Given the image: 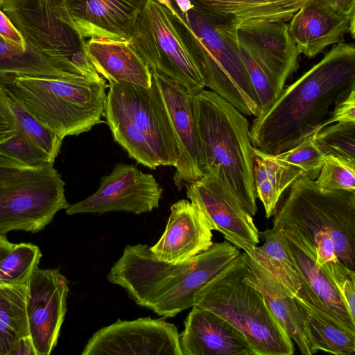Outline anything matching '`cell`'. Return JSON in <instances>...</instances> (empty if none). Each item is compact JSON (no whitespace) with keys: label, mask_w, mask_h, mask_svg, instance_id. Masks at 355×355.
<instances>
[{"label":"cell","mask_w":355,"mask_h":355,"mask_svg":"<svg viewBox=\"0 0 355 355\" xmlns=\"http://www.w3.org/2000/svg\"><path fill=\"white\" fill-rule=\"evenodd\" d=\"M212 230L200 209L191 201L182 199L171 205L165 230L150 249L159 260L182 263L211 246Z\"/></svg>","instance_id":"ffe728a7"},{"label":"cell","mask_w":355,"mask_h":355,"mask_svg":"<svg viewBox=\"0 0 355 355\" xmlns=\"http://www.w3.org/2000/svg\"><path fill=\"white\" fill-rule=\"evenodd\" d=\"M186 186L187 197L204 213L213 230L220 232L239 249L243 245H257L259 232L252 216L218 168L209 170L201 178Z\"/></svg>","instance_id":"7c38bea8"},{"label":"cell","mask_w":355,"mask_h":355,"mask_svg":"<svg viewBox=\"0 0 355 355\" xmlns=\"http://www.w3.org/2000/svg\"><path fill=\"white\" fill-rule=\"evenodd\" d=\"M288 33L300 53L313 58L327 46L340 42L349 33L354 37L355 19L309 0L290 19Z\"/></svg>","instance_id":"7402d4cb"},{"label":"cell","mask_w":355,"mask_h":355,"mask_svg":"<svg viewBox=\"0 0 355 355\" xmlns=\"http://www.w3.org/2000/svg\"><path fill=\"white\" fill-rule=\"evenodd\" d=\"M82 355H182L180 333L164 318L117 320L95 332Z\"/></svg>","instance_id":"4fadbf2b"},{"label":"cell","mask_w":355,"mask_h":355,"mask_svg":"<svg viewBox=\"0 0 355 355\" xmlns=\"http://www.w3.org/2000/svg\"><path fill=\"white\" fill-rule=\"evenodd\" d=\"M243 280L263 296L270 311L303 355H311L305 315L297 302L261 263L244 252Z\"/></svg>","instance_id":"603a6c76"},{"label":"cell","mask_w":355,"mask_h":355,"mask_svg":"<svg viewBox=\"0 0 355 355\" xmlns=\"http://www.w3.org/2000/svg\"><path fill=\"white\" fill-rule=\"evenodd\" d=\"M320 268L336 288L352 319L355 321V270L340 261H327Z\"/></svg>","instance_id":"74e56055"},{"label":"cell","mask_w":355,"mask_h":355,"mask_svg":"<svg viewBox=\"0 0 355 355\" xmlns=\"http://www.w3.org/2000/svg\"><path fill=\"white\" fill-rule=\"evenodd\" d=\"M180 334L182 355H254L244 335L218 315L193 306Z\"/></svg>","instance_id":"44dd1931"},{"label":"cell","mask_w":355,"mask_h":355,"mask_svg":"<svg viewBox=\"0 0 355 355\" xmlns=\"http://www.w3.org/2000/svg\"><path fill=\"white\" fill-rule=\"evenodd\" d=\"M163 189L155 178L135 165L117 164L101 178L98 189L81 201L68 205L67 215L128 211L148 213L157 208Z\"/></svg>","instance_id":"9a60e30c"},{"label":"cell","mask_w":355,"mask_h":355,"mask_svg":"<svg viewBox=\"0 0 355 355\" xmlns=\"http://www.w3.org/2000/svg\"><path fill=\"white\" fill-rule=\"evenodd\" d=\"M355 89V47L338 42L256 116L250 128L252 146L276 155L290 149L319 128L330 110Z\"/></svg>","instance_id":"6da1fadb"},{"label":"cell","mask_w":355,"mask_h":355,"mask_svg":"<svg viewBox=\"0 0 355 355\" xmlns=\"http://www.w3.org/2000/svg\"><path fill=\"white\" fill-rule=\"evenodd\" d=\"M261 246H241L243 250L267 269L293 297L301 288L300 279L286 250L281 230L272 227L259 232Z\"/></svg>","instance_id":"83f0119b"},{"label":"cell","mask_w":355,"mask_h":355,"mask_svg":"<svg viewBox=\"0 0 355 355\" xmlns=\"http://www.w3.org/2000/svg\"><path fill=\"white\" fill-rule=\"evenodd\" d=\"M88 58L96 72L109 84L125 82L145 88L152 85V71L128 41L91 38Z\"/></svg>","instance_id":"d4e9b609"},{"label":"cell","mask_w":355,"mask_h":355,"mask_svg":"<svg viewBox=\"0 0 355 355\" xmlns=\"http://www.w3.org/2000/svg\"><path fill=\"white\" fill-rule=\"evenodd\" d=\"M234 29L238 42L270 76L279 95L299 67L300 52L288 33V24L272 22Z\"/></svg>","instance_id":"d6986e66"},{"label":"cell","mask_w":355,"mask_h":355,"mask_svg":"<svg viewBox=\"0 0 355 355\" xmlns=\"http://www.w3.org/2000/svg\"><path fill=\"white\" fill-rule=\"evenodd\" d=\"M316 144L324 156H334L355 163V122H338L320 129Z\"/></svg>","instance_id":"836d02e7"},{"label":"cell","mask_w":355,"mask_h":355,"mask_svg":"<svg viewBox=\"0 0 355 355\" xmlns=\"http://www.w3.org/2000/svg\"><path fill=\"white\" fill-rule=\"evenodd\" d=\"M0 37L15 47L25 51L27 43L6 14L0 10Z\"/></svg>","instance_id":"60d3db41"},{"label":"cell","mask_w":355,"mask_h":355,"mask_svg":"<svg viewBox=\"0 0 355 355\" xmlns=\"http://www.w3.org/2000/svg\"><path fill=\"white\" fill-rule=\"evenodd\" d=\"M63 0H5L3 11L28 44L78 77L99 79L87 40L58 10Z\"/></svg>","instance_id":"8fae6325"},{"label":"cell","mask_w":355,"mask_h":355,"mask_svg":"<svg viewBox=\"0 0 355 355\" xmlns=\"http://www.w3.org/2000/svg\"><path fill=\"white\" fill-rule=\"evenodd\" d=\"M69 282L58 268L33 271L28 282L30 335L37 355H49L58 343L64 320Z\"/></svg>","instance_id":"2e32d148"},{"label":"cell","mask_w":355,"mask_h":355,"mask_svg":"<svg viewBox=\"0 0 355 355\" xmlns=\"http://www.w3.org/2000/svg\"><path fill=\"white\" fill-rule=\"evenodd\" d=\"M16 131L15 116L5 89L0 83V144L13 137Z\"/></svg>","instance_id":"f35d334b"},{"label":"cell","mask_w":355,"mask_h":355,"mask_svg":"<svg viewBox=\"0 0 355 355\" xmlns=\"http://www.w3.org/2000/svg\"><path fill=\"white\" fill-rule=\"evenodd\" d=\"M28 283L0 284V355H10L18 341L30 335Z\"/></svg>","instance_id":"4316f807"},{"label":"cell","mask_w":355,"mask_h":355,"mask_svg":"<svg viewBox=\"0 0 355 355\" xmlns=\"http://www.w3.org/2000/svg\"><path fill=\"white\" fill-rule=\"evenodd\" d=\"M306 322L309 340L312 354L319 351L336 355H353L355 353V335L318 315L302 302Z\"/></svg>","instance_id":"f546056e"},{"label":"cell","mask_w":355,"mask_h":355,"mask_svg":"<svg viewBox=\"0 0 355 355\" xmlns=\"http://www.w3.org/2000/svg\"><path fill=\"white\" fill-rule=\"evenodd\" d=\"M35 76L54 78H79L64 70L54 60L27 44L20 50L0 37V77Z\"/></svg>","instance_id":"f1b7e54d"},{"label":"cell","mask_w":355,"mask_h":355,"mask_svg":"<svg viewBox=\"0 0 355 355\" xmlns=\"http://www.w3.org/2000/svg\"><path fill=\"white\" fill-rule=\"evenodd\" d=\"M274 214L273 227L293 230L316 252V262L355 270V191L326 190L302 175Z\"/></svg>","instance_id":"3957f363"},{"label":"cell","mask_w":355,"mask_h":355,"mask_svg":"<svg viewBox=\"0 0 355 355\" xmlns=\"http://www.w3.org/2000/svg\"><path fill=\"white\" fill-rule=\"evenodd\" d=\"M240 253L197 291L193 306L225 319L245 337L254 355H292V339L270 311L261 293L243 277Z\"/></svg>","instance_id":"8992f818"},{"label":"cell","mask_w":355,"mask_h":355,"mask_svg":"<svg viewBox=\"0 0 355 355\" xmlns=\"http://www.w3.org/2000/svg\"><path fill=\"white\" fill-rule=\"evenodd\" d=\"M177 8L182 12H185L193 8L194 5L191 0H174Z\"/></svg>","instance_id":"f6af8a7d"},{"label":"cell","mask_w":355,"mask_h":355,"mask_svg":"<svg viewBox=\"0 0 355 355\" xmlns=\"http://www.w3.org/2000/svg\"><path fill=\"white\" fill-rule=\"evenodd\" d=\"M147 244L127 245L107 280L124 288L139 306L162 318L176 316L193 306L198 290L241 252L232 243H216L179 263L159 260Z\"/></svg>","instance_id":"7a4b0ae2"},{"label":"cell","mask_w":355,"mask_h":355,"mask_svg":"<svg viewBox=\"0 0 355 355\" xmlns=\"http://www.w3.org/2000/svg\"><path fill=\"white\" fill-rule=\"evenodd\" d=\"M5 0H0V8L3 6Z\"/></svg>","instance_id":"bcb514c9"},{"label":"cell","mask_w":355,"mask_h":355,"mask_svg":"<svg viewBox=\"0 0 355 355\" xmlns=\"http://www.w3.org/2000/svg\"><path fill=\"white\" fill-rule=\"evenodd\" d=\"M64 185L53 162L27 166L0 155V235L44 230L69 205Z\"/></svg>","instance_id":"9c48e42d"},{"label":"cell","mask_w":355,"mask_h":355,"mask_svg":"<svg viewBox=\"0 0 355 355\" xmlns=\"http://www.w3.org/2000/svg\"><path fill=\"white\" fill-rule=\"evenodd\" d=\"M3 88L15 116L17 128L55 159L60 153L63 139L37 120L10 91Z\"/></svg>","instance_id":"4dcf8cb0"},{"label":"cell","mask_w":355,"mask_h":355,"mask_svg":"<svg viewBox=\"0 0 355 355\" xmlns=\"http://www.w3.org/2000/svg\"><path fill=\"white\" fill-rule=\"evenodd\" d=\"M314 180L323 189L355 191V163L338 157L326 156Z\"/></svg>","instance_id":"d590c367"},{"label":"cell","mask_w":355,"mask_h":355,"mask_svg":"<svg viewBox=\"0 0 355 355\" xmlns=\"http://www.w3.org/2000/svg\"><path fill=\"white\" fill-rule=\"evenodd\" d=\"M278 229L301 281V288L294 300L304 304L328 322L355 335V321L336 288L318 265L313 247L295 231L285 227Z\"/></svg>","instance_id":"5bb4252c"},{"label":"cell","mask_w":355,"mask_h":355,"mask_svg":"<svg viewBox=\"0 0 355 355\" xmlns=\"http://www.w3.org/2000/svg\"><path fill=\"white\" fill-rule=\"evenodd\" d=\"M0 83L62 139L88 132L103 122L107 84L102 77L5 76L0 77Z\"/></svg>","instance_id":"52a82bcc"},{"label":"cell","mask_w":355,"mask_h":355,"mask_svg":"<svg viewBox=\"0 0 355 355\" xmlns=\"http://www.w3.org/2000/svg\"><path fill=\"white\" fill-rule=\"evenodd\" d=\"M221 27L236 49L245 67L257 94L261 113L266 112L276 101L279 93L270 76L237 40L233 27L223 23Z\"/></svg>","instance_id":"d6a6232c"},{"label":"cell","mask_w":355,"mask_h":355,"mask_svg":"<svg viewBox=\"0 0 355 355\" xmlns=\"http://www.w3.org/2000/svg\"><path fill=\"white\" fill-rule=\"evenodd\" d=\"M336 122H355V89L335 104L324 124L327 126Z\"/></svg>","instance_id":"ab89813d"},{"label":"cell","mask_w":355,"mask_h":355,"mask_svg":"<svg viewBox=\"0 0 355 355\" xmlns=\"http://www.w3.org/2000/svg\"><path fill=\"white\" fill-rule=\"evenodd\" d=\"M320 129L314 131L294 147L275 156L286 164L299 168L304 172V175L315 180L325 159L316 144V135Z\"/></svg>","instance_id":"e575fe53"},{"label":"cell","mask_w":355,"mask_h":355,"mask_svg":"<svg viewBox=\"0 0 355 355\" xmlns=\"http://www.w3.org/2000/svg\"><path fill=\"white\" fill-rule=\"evenodd\" d=\"M42 257L40 248L33 243H15L0 263V284L28 283Z\"/></svg>","instance_id":"1f68e13d"},{"label":"cell","mask_w":355,"mask_h":355,"mask_svg":"<svg viewBox=\"0 0 355 355\" xmlns=\"http://www.w3.org/2000/svg\"><path fill=\"white\" fill-rule=\"evenodd\" d=\"M10 355H37L31 336L20 339Z\"/></svg>","instance_id":"7bdbcfd3"},{"label":"cell","mask_w":355,"mask_h":355,"mask_svg":"<svg viewBox=\"0 0 355 355\" xmlns=\"http://www.w3.org/2000/svg\"><path fill=\"white\" fill-rule=\"evenodd\" d=\"M309 0H191L220 23L233 28L286 22Z\"/></svg>","instance_id":"cb8c5ba5"},{"label":"cell","mask_w":355,"mask_h":355,"mask_svg":"<svg viewBox=\"0 0 355 355\" xmlns=\"http://www.w3.org/2000/svg\"><path fill=\"white\" fill-rule=\"evenodd\" d=\"M103 116L115 141L138 163L152 169L176 166L178 141L153 74L150 88L125 82L109 84Z\"/></svg>","instance_id":"277c9868"},{"label":"cell","mask_w":355,"mask_h":355,"mask_svg":"<svg viewBox=\"0 0 355 355\" xmlns=\"http://www.w3.org/2000/svg\"><path fill=\"white\" fill-rule=\"evenodd\" d=\"M147 0H63L60 15L85 38L129 41Z\"/></svg>","instance_id":"e0dca14e"},{"label":"cell","mask_w":355,"mask_h":355,"mask_svg":"<svg viewBox=\"0 0 355 355\" xmlns=\"http://www.w3.org/2000/svg\"><path fill=\"white\" fill-rule=\"evenodd\" d=\"M164 98L179 144L174 182L179 190L184 184L204 175L200 140L193 110L192 96L165 76L152 71Z\"/></svg>","instance_id":"ac0fdd59"},{"label":"cell","mask_w":355,"mask_h":355,"mask_svg":"<svg viewBox=\"0 0 355 355\" xmlns=\"http://www.w3.org/2000/svg\"><path fill=\"white\" fill-rule=\"evenodd\" d=\"M14 245L15 243L9 241L6 235H0V263Z\"/></svg>","instance_id":"ee69618b"},{"label":"cell","mask_w":355,"mask_h":355,"mask_svg":"<svg viewBox=\"0 0 355 355\" xmlns=\"http://www.w3.org/2000/svg\"><path fill=\"white\" fill-rule=\"evenodd\" d=\"M205 173L218 168L246 211L257 212L252 175L253 148L247 119L212 91L192 96Z\"/></svg>","instance_id":"5b68a950"},{"label":"cell","mask_w":355,"mask_h":355,"mask_svg":"<svg viewBox=\"0 0 355 355\" xmlns=\"http://www.w3.org/2000/svg\"><path fill=\"white\" fill-rule=\"evenodd\" d=\"M252 175L257 197L263 203L266 216H274L283 192L304 175L297 167L286 164L275 155L253 148Z\"/></svg>","instance_id":"484cf974"},{"label":"cell","mask_w":355,"mask_h":355,"mask_svg":"<svg viewBox=\"0 0 355 355\" xmlns=\"http://www.w3.org/2000/svg\"><path fill=\"white\" fill-rule=\"evenodd\" d=\"M0 155L27 166H37L55 161L18 128L13 137L0 144Z\"/></svg>","instance_id":"8d00e7d4"},{"label":"cell","mask_w":355,"mask_h":355,"mask_svg":"<svg viewBox=\"0 0 355 355\" xmlns=\"http://www.w3.org/2000/svg\"><path fill=\"white\" fill-rule=\"evenodd\" d=\"M334 11L355 19V0H314Z\"/></svg>","instance_id":"b9f144b4"},{"label":"cell","mask_w":355,"mask_h":355,"mask_svg":"<svg viewBox=\"0 0 355 355\" xmlns=\"http://www.w3.org/2000/svg\"><path fill=\"white\" fill-rule=\"evenodd\" d=\"M186 42L207 87L242 114L258 116L259 102L239 53L216 19L194 6L182 12Z\"/></svg>","instance_id":"ba28073f"},{"label":"cell","mask_w":355,"mask_h":355,"mask_svg":"<svg viewBox=\"0 0 355 355\" xmlns=\"http://www.w3.org/2000/svg\"><path fill=\"white\" fill-rule=\"evenodd\" d=\"M128 42L151 71L165 76L189 94H197L205 87L175 8L172 12L157 0H147Z\"/></svg>","instance_id":"30bf717a"}]
</instances>
